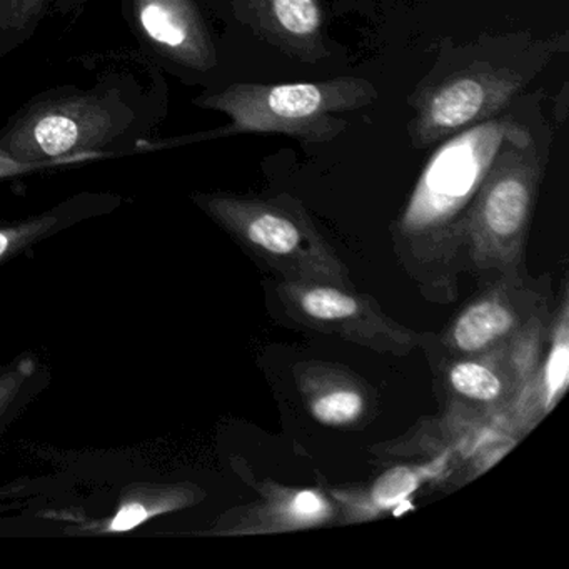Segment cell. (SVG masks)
Masks as SVG:
<instances>
[{
  "mask_svg": "<svg viewBox=\"0 0 569 569\" xmlns=\"http://www.w3.org/2000/svg\"><path fill=\"white\" fill-rule=\"evenodd\" d=\"M146 34L194 68L212 64V48L189 0H138Z\"/></svg>",
  "mask_w": 569,
  "mask_h": 569,
  "instance_id": "8fae6325",
  "label": "cell"
},
{
  "mask_svg": "<svg viewBox=\"0 0 569 569\" xmlns=\"http://www.w3.org/2000/svg\"><path fill=\"white\" fill-rule=\"evenodd\" d=\"M569 312L568 295L562 292L561 306L556 311L551 342L541 365L539 376V416L545 418L556 408L568 388L569 378Z\"/></svg>",
  "mask_w": 569,
  "mask_h": 569,
  "instance_id": "ac0fdd59",
  "label": "cell"
},
{
  "mask_svg": "<svg viewBox=\"0 0 569 569\" xmlns=\"http://www.w3.org/2000/svg\"><path fill=\"white\" fill-rule=\"evenodd\" d=\"M276 298L289 319L302 328L336 336L379 355L408 356L422 335L399 325L371 296L318 282L279 281Z\"/></svg>",
  "mask_w": 569,
  "mask_h": 569,
  "instance_id": "5b68a950",
  "label": "cell"
},
{
  "mask_svg": "<svg viewBox=\"0 0 569 569\" xmlns=\"http://www.w3.org/2000/svg\"><path fill=\"white\" fill-rule=\"evenodd\" d=\"M111 118L84 101L64 102L36 112L9 139L12 159L22 164L66 162L68 154L84 151L108 138Z\"/></svg>",
  "mask_w": 569,
  "mask_h": 569,
  "instance_id": "ba28073f",
  "label": "cell"
},
{
  "mask_svg": "<svg viewBox=\"0 0 569 569\" xmlns=\"http://www.w3.org/2000/svg\"><path fill=\"white\" fill-rule=\"evenodd\" d=\"M51 371L34 355L0 365V436L51 385Z\"/></svg>",
  "mask_w": 569,
  "mask_h": 569,
  "instance_id": "e0dca14e",
  "label": "cell"
},
{
  "mask_svg": "<svg viewBox=\"0 0 569 569\" xmlns=\"http://www.w3.org/2000/svg\"><path fill=\"white\" fill-rule=\"evenodd\" d=\"M541 181V162L526 132L496 156L469 216L466 272L522 281L525 248Z\"/></svg>",
  "mask_w": 569,
  "mask_h": 569,
  "instance_id": "3957f363",
  "label": "cell"
},
{
  "mask_svg": "<svg viewBox=\"0 0 569 569\" xmlns=\"http://www.w3.org/2000/svg\"><path fill=\"white\" fill-rule=\"evenodd\" d=\"M295 378L309 415L319 425L352 429L371 419L375 398L369 386L345 368L302 362L296 366Z\"/></svg>",
  "mask_w": 569,
  "mask_h": 569,
  "instance_id": "30bf717a",
  "label": "cell"
},
{
  "mask_svg": "<svg viewBox=\"0 0 569 569\" xmlns=\"http://www.w3.org/2000/svg\"><path fill=\"white\" fill-rule=\"evenodd\" d=\"M256 24L284 51L308 61L325 58L319 0H246Z\"/></svg>",
  "mask_w": 569,
  "mask_h": 569,
  "instance_id": "7c38bea8",
  "label": "cell"
},
{
  "mask_svg": "<svg viewBox=\"0 0 569 569\" xmlns=\"http://www.w3.org/2000/svg\"><path fill=\"white\" fill-rule=\"evenodd\" d=\"M546 311L548 298L541 289L529 288L525 279H496L488 291L456 316L441 342L458 358L486 355L508 345Z\"/></svg>",
  "mask_w": 569,
  "mask_h": 569,
  "instance_id": "52a82bcc",
  "label": "cell"
},
{
  "mask_svg": "<svg viewBox=\"0 0 569 569\" xmlns=\"http://www.w3.org/2000/svg\"><path fill=\"white\" fill-rule=\"evenodd\" d=\"M525 134L511 118L479 122L446 141L422 169L392 241L399 264L428 301L458 298L476 196L505 142Z\"/></svg>",
  "mask_w": 569,
  "mask_h": 569,
  "instance_id": "6da1fadb",
  "label": "cell"
},
{
  "mask_svg": "<svg viewBox=\"0 0 569 569\" xmlns=\"http://www.w3.org/2000/svg\"><path fill=\"white\" fill-rule=\"evenodd\" d=\"M261 499L228 512L211 535L248 536L322 528L338 518L339 505L321 489L288 488L278 482L258 485Z\"/></svg>",
  "mask_w": 569,
  "mask_h": 569,
  "instance_id": "9c48e42d",
  "label": "cell"
},
{
  "mask_svg": "<svg viewBox=\"0 0 569 569\" xmlns=\"http://www.w3.org/2000/svg\"><path fill=\"white\" fill-rule=\"evenodd\" d=\"M436 476L428 466H396L379 476L366 491H331L346 522L368 521L408 501L426 479Z\"/></svg>",
  "mask_w": 569,
  "mask_h": 569,
  "instance_id": "5bb4252c",
  "label": "cell"
},
{
  "mask_svg": "<svg viewBox=\"0 0 569 569\" xmlns=\"http://www.w3.org/2000/svg\"><path fill=\"white\" fill-rule=\"evenodd\" d=\"M204 491L191 482L178 485H146L128 492L118 511L104 525L96 526L98 532H128L144 525L156 516L179 511L198 505L204 499Z\"/></svg>",
  "mask_w": 569,
  "mask_h": 569,
  "instance_id": "9a60e30c",
  "label": "cell"
},
{
  "mask_svg": "<svg viewBox=\"0 0 569 569\" xmlns=\"http://www.w3.org/2000/svg\"><path fill=\"white\" fill-rule=\"evenodd\" d=\"M525 86V79L512 69L475 66L452 76L429 92L415 119L416 144L429 146L455 136L472 122L488 121L505 108Z\"/></svg>",
  "mask_w": 569,
  "mask_h": 569,
  "instance_id": "8992f818",
  "label": "cell"
},
{
  "mask_svg": "<svg viewBox=\"0 0 569 569\" xmlns=\"http://www.w3.org/2000/svg\"><path fill=\"white\" fill-rule=\"evenodd\" d=\"M509 342L486 355L456 359L446 371L449 389L465 401L485 408H499L516 399L522 381Z\"/></svg>",
  "mask_w": 569,
  "mask_h": 569,
  "instance_id": "4fadbf2b",
  "label": "cell"
},
{
  "mask_svg": "<svg viewBox=\"0 0 569 569\" xmlns=\"http://www.w3.org/2000/svg\"><path fill=\"white\" fill-rule=\"evenodd\" d=\"M198 204L279 281L355 289L345 259L289 196L258 199L206 194Z\"/></svg>",
  "mask_w": 569,
  "mask_h": 569,
  "instance_id": "7a4b0ae2",
  "label": "cell"
},
{
  "mask_svg": "<svg viewBox=\"0 0 569 569\" xmlns=\"http://www.w3.org/2000/svg\"><path fill=\"white\" fill-rule=\"evenodd\" d=\"M378 99L371 82L338 78L296 84H232L209 96L204 106L231 118L224 132L284 134L308 142H328L346 128L342 112L366 108Z\"/></svg>",
  "mask_w": 569,
  "mask_h": 569,
  "instance_id": "277c9868",
  "label": "cell"
},
{
  "mask_svg": "<svg viewBox=\"0 0 569 569\" xmlns=\"http://www.w3.org/2000/svg\"><path fill=\"white\" fill-rule=\"evenodd\" d=\"M96 212V206L91 202L74 199L44 214L0 224V266L14 261L22 252Z\"/></svg>",
  "mask_w": 569,
  "mask_h": 569,
  "instance_id": "2e32d148",
  "label": "cell"
}]
</instances>
